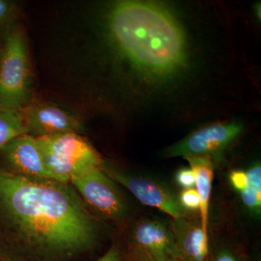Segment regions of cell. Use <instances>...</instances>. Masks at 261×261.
Masks as SVG:
<instances>
[{"mask_svg":"<svg viewBox=\"0 0 261 261\" xmlns=\"http://www.w3.org/2000/svg\"><path fill=\"white\" fill-rule=\"evenodd\" d=\"M0 220L13 261H71L92 251L100 225L70 183L0 168Z\"/></svg>","mask_w":261,"mask_h":261,"instance_id":"6da1fadb","label":"cell"},{"mask_svg":"<svg viewBox=\"0 0 261 261\" xmlns=\"http://www.w3.org/2000/svg\"><path fill=\"white\" fill-rule=\"evenodd\" d=\"M111 42L126 59L146 75L165 76L185 59V37L176 19L159 5L122 1L108 16Z\"/></svg>","mask_w":261,"mask_h":261,"instance_id":"7a4b0ae2","label":"cell"},{"mask_svg":"<svg viewBox=\"0 0 261 261\" xmlns=\"http://www.w3.org/2000/svg\"><path fill=\"white\" fill-rule=\"evenodd\" d=\"M36 140L44 166L58 181L70 183L72 178L102 167L100 154L79 134H61Z\"/></svg>","mask_w":261,"mask_h":261,"instance_id":"3957f363","label":"cell"},{"mask_svg":"<svg viewBox=\"0 0 261 261\" xmlns=\"http://www.w3.org/2000/svg\"><path fill=\"white\" fill-rule=\"evenodd\" d=\"M32 76L28 47L19 28L5 37L0 51V106L23 110L28 104Z\"/></svg>","mask_w":261,"mask_h":261,"instance_id":"277c9868","label":"cell"},{"mask_svg":"<svg viewBox=\"0 0 261 261\" xmlns=\"http://www.w3.org/2000/svg\"><path fill=\"white\" fill-rule=\"evenodd\" d=\"M72 185L86 205L90 206L105 219L121 221L128 214V207L116 182L98 168L80 177L70 179Z\"/></svg>","mask_w":261,"mask_h":261,"instance_id":"5b68a950","label":"cell"},{"mask_svg":"<svg viewBox=\"0 0 261 261\" xmlns=\"http://www.w3.org/2000/svg\"><path fill=\"white\" fill-rule=\"evenodd\" d=\"M102 170L116 183L126 187L142 204L156 207L173 219L189 218L178 196L164 184L152 178L134 175L102 164Z\"/></svg>","mask_w":261,"mask_h":261,"instance_id":"8992f818","label":"cell"},{"mask_svg":"<svg viewBox=\"0 0 261 261\" xmlns=\"http://www.w3.org/2000/svg\"><path fill=\"white\" fill-rule=\"evenodd\" d=\"M243 130L238 123H218L194 132L169 147L165 152L167 158L179 156H208L226 149Z\"/></svg>","mask_w":261,"mask_h":261,"instance_id":"52a82bcc","label":"cell"},{"mask_svg":"<svg viewBox=\"0 0 261 261\" xmlns=\"http://www.w3.org/2000/svg\"><path fill=\"white\" fill-rule=\"evenodd\" d=\"M27 135L38 137L76 133L84 130L82 123L71 113L51 103H28L23 109Z\"/></svg>","mask_w":261,"mask_h":261,"instance_id":"ba28073f","label":"cell"},{"mask_svg":"<svg viewBox=\"0 0 261 261\" xmlns=\"http://www.w3.org/2000/svg\"><path fill=\"white\" fill-rule=\"evenodd\" d=\"M1 168L8 172L33 178L57 180L47 169L35 137L19 136L0 148Z\"/></svg>","mask_w":261,"mask_h":261,"instance_id":"9c48e42d","label":"cell"},{"mask_svg":"<svg viewBox=\"0 0 261 261\" xmlns=\"http://www.w3.org/2000/svg\"><path fill=\"white\" fill-rule=\"evenodd\" d=\"M132 247L143 250L154 261L179 257L172 230L159 220H141L133 228Z\"/></svg>","mask_w":261,"mask_h":261,"instance_id":"30bf717a","label":"cell"},{"mask_svg":"<svg viewBox=\"0 0 261 261\" xmlns=\"http://www.w3.org/2000/svg\"><path fill=\"white\" fill-rule=\"evenodd\" d=\"M189 218L173 220V233L181 261H210L213 253L207 233Z\"/></svg>","mask_w":261,"mask_h":261,"instance_id":"8fae6325","label":"cell"},{"mask_svg":"<svg viewBox=\"0 0 261 261\" xmlns=\"http://www.w3.org/2000/svg\"><path fill=\"white\" fill-rule=\"evenodd\" d=\"M195 176V187L200 200L201 226L207 233L209 202L212 190L214 166L208 156H185Z\"/></svg>","mask_w":261,"mask_h":261,"instance_id":"7c38bea8","label":"cell"},{"mask_svg":"<svg viewBox=\"0 0 261 261\" xmlns=\"http://www.w3.org/2000/svg\"><path fill=\"white\" fill-rule=\"evenodd\" d=\"M27 135L23 110L0 106V148L13 139Z\"/></svg>","mask_w":261,"mask_h":261,"instance_id":"4fadbf2b","label":"cell"},{"mask_svg":"<svg viewBox=\"0 0 261 261\" xmlns=\"http://www.w3.org/2000/svg\"><path fill=\"white\" fill-rule=\"evenodd\" d=\"M247 185L240 192L242 201L247 209L256 215L261 212V167L260 164L249 168L246 172Z\"/></svg>","mask_w":261,"mask_h":261,"instance_id":"5bb4252c","label":"cell"},{"mask_svg":"<svg viewBox=\"0 0 261 261\" xmlns=\"http://www.w3.org/2000/svg\"><path fill=\"white\" fill-rule=\"evenodd\" d=\"M18 8L15 3L0 0V37L4 40L12 29L18 15Z\"/></svg>","mask_w":261,"mask_h":261,"instance_id":"9a60e30c","label":"cell"},{"mask_svg":"<svg viewBox=\"0 0 261 261\" xmlns=\"http://www.w3.org/2000/svg\"><path fill=\"white\" fill-rule=\"evenodd\" d=\"M178 200L182 207L187 212L200 210V197L195 188L185 189L178 196Z\"/></svg>","mask_w":261,"mask_h":261,"instance_id":"2e32d148","label":"cell"},{"mask_svg":"<svg viewBox=\"0 0 261 261\" xmlns=\"http://www.w3.org/2000/svg\"><path fill=\"white\" fill-rule=\"evenodd\" d=\"M210 261H249L242 252L228 247H221L213 252Z\"/></svg>","mask_w":261,"mask_h":261,"instance_id":"e0dca14e","label":"cell"},{"mask_svg":"<svg viewBox=\"0 0 261 261\" xmlns=\"http://www.w3.org/2000/svg\"><path fill=\"white\" fill-rule=\"evenodd\" d=\"M176 180L180 186L185 189L195 187V176L191 168H184L176 173Z\"/></svg>","mask_w":261,"mask_h":261,"instance_id":"ac0fdd59","label":"cell"},{"mask_svg":"<svg viewBox=\"0 0 261 261\" xmlns=\"http://www.w3.org/2000/svg\"><path fill=\"white\" fill-rule=\"evenodd\" d=\"M230 183L235 190L242 192L247 185L246 172L242 171H233L229 175Z\"/></svg>","mask_w":261,"mask_h":261,"instance_id":"d6986e66","label":"cell"},{"mask_svg":"<svg viewBox=\"0 0 261 261\" xmlns=\"http://www.w3.org/2000/svg\"><path fill=\"white\" fill-rule=\"evenodd\" d=\"M96 261H123V255L120 249L113 245L102 257Z\"/></svg>","mask_w":261,"mask_h":261,"instance_id":"ffe728a7","label":"cell"},{"mask_svg":"<svg viewBox=\"0 0 261 261\" xmlns=\"http://www.w3.org/2000/svg\"><path fill=\"white\" fill-rule=\"evenodd\" d=\"M128 259V261H154L147 252L135 247L130 248Z\"/></svg>","mask_w":261,"mask_h":261,"instance_id":"44dd1931","label":"cell"},{"mask_svg":"<svg viewBox=\"0 0 261 261\" xmlns=\"http://www.w3.org/2000/svg\"><path fill=\"white\" fill-rule=\"evenodd\" d=\"M257 16H259V19L260 18V5H259V8L257 7Z\"/></svg>","mask_w":261,"mask_h":261,"instance_id":"7402d4cb","label":"cell"},{"mask_svg":"<svg viewBox=\"0 0 261 261\" xmlns=\"http://www.w3.org/2000/svg\"><path fill=\"white\" fill-rule=\"evenodd\" d=\"M167 261H181L179 259L177 258V257H171V258L168 259Z\"/></svg>","mask_w":261,"mask_h":261,"instance_id":"603a6c76","label":"cell"},{"mask_svg":"<svg viewBox=\"0 0 261 261\" xmlns=\"http://www.w3.org/2000/svg\"><path fill=\"white\" fill-rule=\"evenodd\" d=\"M0 261H13V260H7V259H4V258H0Z\"/></svg>","mask_w":261,"mask_h":261,"instance_id":"cb8c5ba5","label":"cell"}]
</instances>
